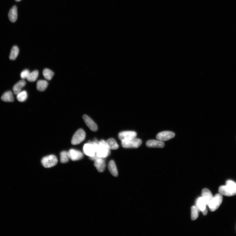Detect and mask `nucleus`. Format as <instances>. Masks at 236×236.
Masks as SVG:
<instances>
[{"instance_id":"obj_20","label":"nucleus","mask_w":236,"mask_h":236,"mask_svg":"<svg viewBox=\"0 0 236 236\" xmlns=\"http://www.w3.org/2000/svg\"><path fill=\"white\" fill-rule=\"evenodd\" d=\"M108 146L110 150H117L119 148V146L114 139L110 138L106 141Z\"/></svg>"},{"instance_id":"obj_29","label":"nucleus","mask_w":236,"mask_h":236,"mask_svg":"<svg viewBox=\"0 0 236 236\" xmlns=\"http://www.w3.org/2000/svg\"><path fill=\"white\" fill-rule=\"evenodd\" d=\"M226 185L229 186L232 188L236 190V183L232 180H228L226 182Z\"/></svg>"},{"instance_id":"obj_13","label":"nucleus","mask_w":236,"mask_h":236,"mask_svg":"<svg viewBox=\"0 0 236 236\" xmlns=\"http://www.w3.org/2000/svg\"><path fill=\"white\" fill-rule=\"evenodd\" d=\"M146 145L149 148H162L164 147L165 143L164 142L158 140H151L146 142Z\"/></svg>"},{"instance_id":"obj_10","label":"nucleus","mask_w":236,"mask_h":236,"mask_svg":"<svg viewBox=\"0 0 236 236\" xmlns=\"http://www.w3.org/2000/svg\"><path fill=\"white\" fill-rule=\"evenodd\" d=\"M196 205V206L199 211H202L203 214L205 216L208 212L206 207L207 205L202 197H200L197 199Z\"/></svg>"},{"instance_id":"obj_3","label":"nucleus","mask_w":236,"mask_h":236,"mask_svg":"<svg viewBox=\"0 0 236 236\" xmlns=\"http://www.w3.org/2000/svg\"><path fill=\"white\" fill-rule=\"evenodd\" d=\"M41 162L44 167L50 168L56 165L58 160L56 156L50 155L44 157L42 159Z\"/></svg>"},{"instance_id":"obj_8","label":"nucleus","mask_w":236,"mask_h":236,"mask_svg":"<svg viewBox=\"0 0 236 236\" xmlns=\"http://www.w3.org/2000/svg\"><path fill=\"white\" fill-rule=\"evenodd\" d=\"M175 134L173 132L169 131H165L159 133L156 136L158 140L162 141H167L174 138Z\"/></svg>"},{"instance_id":"obj_30","label":"nucleus","mask_w":236,"mask_h":236,"mask_svg":"<svg viewBox=\"0 0 236 236\" xmlns=\"http://www.w3.org/2000/svg\"><path fill=\"white\" fill-rule=\"evenodd\" d=\"M15 1L17 2H19L21 1V0H15Z\"/></svg>"},{"instance_id":"obj_14","label":"nucleus","mask_w":236,"mask_h":236,"mask_svg":"<svg viewBox=\"0 0 236 236\" xmlns=\"http://www.w3.org/2000/svg\"><path fill=\"white\" fill-rule=\"evenodd\" d=\"M95 161L94 166L99 172H102L105 171L106 165L103 158H98Z\"/></svg>"},{"instance_id":"obj_19","label":"nucleus","mask_w":236,"mask_h":236,"mask_svg":"<svg viewBox=\"0 0 236 236\" xmlns=\"http://www.w3.org/2000/svg\"><path fill=\"white\" fill-rule=\"evenodd\" d=\"M108 168L110 173L114 176H117L118 173L115 162L113 160L111 161L108 164Z\"/></svg>"},{"instance_id":"obj_23","label":"nucleus","mask_w":236,"mask_h":236,"mask_svg":"<svg viewBox=\"0 0 236 236\" xmlns=\"http://www.w3.org/2000/svg\"><path fill=\"white\" fill-rule=\"evenodd\" d=\"M43 74L44 77L48 81H50L54 75V72L48 69H44Z\"/></svg>"},{"instance_id":"obj_7","label":"nucleus","mask_w":236,"mask_h":236,"mask_svg":"<svg viewBox=\"0 0 236 236\" xmlns=\"http://www.w3.org/2000/svg\"><path fill=\"white\" fill-rule=\"evenodd\" d=\"M219 192L221 195L231 196L236 195V190L226 185L220 186L219 188Z\"/></svg>"},{"instance_id":"obj_25","label":"nucleus","mask_w":236,"mask_h":236,"mask_svg":"<svg viewBox=\"0 0 236 236\" xmlns=\"http://www.w3.org/2000/svg\"><path fill=\"white\" fill-rule=\"evenodd\" d=\"M39 73L37 70H35L30 73L29 77L27 78L29 81L32 82L35 81L39 76Z\"/></svg>"},{"instance_id":"obj_26","label":"nucleus","mask_w":236,"mask_h":236,"mask_svg":"<svg viewBox=\"0 0 236 236\" xmlns=\"http://www.w3.org/2000/svg\"><path fill=\"white\" fill-rule=\"evenodd\" d=\"M60 161L62 163H66L69 160L68 152L66 151H62L61 152Z\"/></svg>"},{"instance_id":"obj_4","label":"nucleus","mask_w":236,"mask_h":236,"mask_svg":"<svg viewBox=\"0 0 236 236\" xmlns=\"http://www.w3.org/2000/svg\"><path fill=\"white\" fill-rule=\"evenodd\" d=\"M223 197L220 194H217L208 205L210 210L212 211H216L223 202Z\"/></svg>"},{"instance_id":"obj_17","label":"nucleus","mask_w":236,"mask_h":236,"mask_svg":"<svg viewBox=\"0 0 236 236\" xmlns=\"http://www.w3.org/2000/svg\"><path fill=\"white\" fill-rule=\"evenodd\" d=\"M26 82L25 81L21 80L13 86V91L15 95H17L22 91V88L25 86Z\"/></svg>"},{"instance_id":"obj_24","label":"nucleus","mask_w":236,"mask_h":236,"mask_svg":"<svg viewBox=\"0 0 236 236\" xmlns=\"http://www.w3.org/2000/svg\"><path fill=\"white\" fill-rule=\"evenodd\" d=\"M28 95L26 91H21L17 95L16 98L19 102H25L27 98Z\"/></svg>"},{"instance_id":"obj_11","label":"nucleus","mask_w":236,"mask_h":236,"mask_svg":"<svg viewBox=\"0 0 236 236\" xmlns=\"http://www.w3.org/2000/svg\"><path fill=\"white\" fill-rule=\"evenodd\" d=\"M84 122L89 129L93 131H96L98 130V127L94 121L90 117L87 115L83 116Z\"/></svg>"},{"instance_id":"obj_16","label":"nucleus","mask_w":236,"mask_h":236,"mask_svg":"<svg viewBox=\"0 0 236 236\" xmlns=\"http://www.w3.org/2000/svg\"><path fill=\"white\" fill-rule=\"evenodd\" d=\"M8 17L10 21L12 22H15L18 18V12L16 6H13L10 10L8 13Z\"/></svg>"},{"instance_id":"obj_5","label":"nucleus","mask_w":236,"mask_h":236,"mask_svg":"<svg viewBox=\"0 0 236 236\" xmlns=\"http://www.w3.org/2000/svg\"><path fill=\"white\" fill-rule=\"evenodd\" d=\"M86 137V133L84 130L80 129L75 132L73 136L71 143L73 145H76L80 144L84 141Z\"/></svg>"},{"instance_id":"obj_18","label":"nucleus","mask_w":236,"mask_h":236,"mask_svg":"<svg viewBox=\"0 0 236 236\" xmlns=\"http://www.w3.org/2000/svg\"><path fill=\"white\" fill-rule=\"evenodd\" d=\"M1 99L4 102H13L14 101V98L12 92L10 91L5 92L2 96Z\"/></svg>"},{"instance_id":"obj_22","label":"nucleus","mask_w":236,"mask_h":236,"mask_svg":"<svg viewBox=\"0 0 236 236\" xmlns=\"http://www.w3.org/2000/svg\"><path fill=\"white\" fill-rule=\"evenodd\" d=\"M19 53V48L16 46H13L11 49L9 56L10 60H16L18 56Z\"/></svg>"},{"instance_id":"obj_12","label":"nucleus","mask_w":236,"mask_h":236,"mask_svg":"<svg viewBox=\"0 0 236 236\" xmlns=\"http://www.w3.org/2000/svg\"><path fill=\"white\" fill-rule=\"evenodd\" d=\"M69 158L72 161H78L82 159L83 155L81 152L78 150H75L74 149H71L68 152Z\"/></svg>"},{"instance_id":"obj_1","label":"nucleus","mask_w":236,"mask_h":236,"mask_svg":"<svg viewBox=\"0 0 236 236\" xmlns=\"http://www.w3.org/2000/svg\"><path fill=\"white\" fill-rule=\"evenodd\" d=\"M110 150L106 142L103 140H101L99 141V145L96 148L95 156L98 158H106L110 154Z\"/></svg>"},{"instance_id":"obj_9","label":"nucleus","mask_w":236,"mask_h":236,"mask_svg":"<svg viewBox=\"0 0 236 236\" xmlns=\"http://www.w3.org/2000/svg\"><path fill=\"white\" fill-rule=\"evenodd\" d=\"M137 133L133 131H125L121 132L119 134V140L122 141L136 137Z\"/></svg>"},{"instance_id":"obj_27","label":"nucleus","mask_w":236,"mask_h":236,"mask_svg":"<svg viewBox=\"0 0 236 236\" xmlns=\"http://www.w3.org/2000/svg\"><path fill=\"white\" fill-rule=\"evenodd\" d=\"M198 209L196 206H193L191 208V219L193 220L197 219L199 216Z\"/></svg>"},{"instance_id":"obj_6","label":"nucleus","mask_w":236,"mask_h":236,"mask_svg":"<svg viewBox=\"0 0 236 236\" xmlns=\"http://www.w3.org/2000/svg\"><path fill=\"white\" fill-rule=\"evenodd\" d=\"M83 151L85 155L90 157H94L96 155V148L92 141L85 144L83 147Z\"/></svg>"},{"instance_id":"obj_28","label":"nucleus","mask_w":236,"mask_h":236,"mask_svg":"<svg viewBox=\"0 0 236 236\" xmlns=\"http://www.w3.org/2000/svg\"><path fill=\"white\" fill-rule=\"evenodd\" d=\"M29 71L27 69L24 70L21 73L20 77L22 79H27L29 77L30 74Z\"/></svg>"},{"instance_id":"obj_2","label":"nucleus","mask_w":236,"mask_h":236,"mask_svg":"<svg viewBox=\"0 0 236 236\" xmlns=\"http://www.w3.org/2000/svg\"><path fill=\"white\" fill-rule=\"evenodd\" d=\"M142 143L141 140L136 137L121 141L122 147L125 148H137L140 147Z\"/></svg>"},{"instance_id":"obj_21","label":"nucleus","mask_w":236,"mask_h":236,"mask_svg":"<svg viewBox=\"0 0 236 236\" xmlns=\"http://www.w3.org/2000/svg\"><path fill=\"white\" fill-rule=\"evenodd\" d=\"M48 83L47 81L40 80L37 83V88L38 91H44L47 89Z\"/></svg>"},{"instance_id":"obj_15","label":"nucleus","mask_w":236,"mask_h":236,"mask_svg":"<svg viewBox=\"0 0 236 236\" xmlns=\"http://www.w3.org/2000/svg\"><path fill=\"white\" fill-rule=\"evenodd\" d=\"M202 197L205 201L207 205L209 204L214 197L212 193L207 189H204L202 190Z\"/></svg>"}]
</instances>
